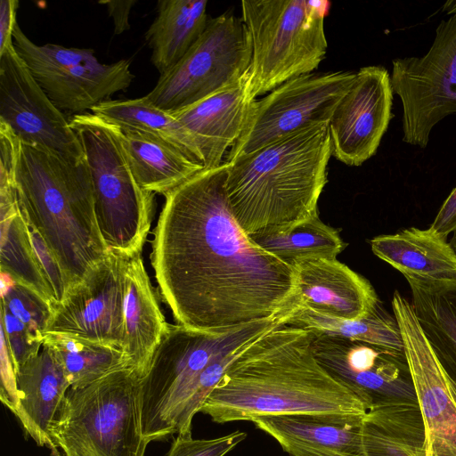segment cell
Segmentation results:
<instances>
[{"label": "cell", "instance_id": "cell-22", "mask_svg": "<svg viewBox=\"0 0 456 456\" xmlns=\"http://www.w3.org/2000/svg\"><path fill=\"white\" fill-rule=\"evenodd\" d=\"M142 253L124 255V338L122 350L142 379L168 323L157 301Z\"/></svg>", "mask_w": 456, "mask_h": 456}, {"label": "cell", "instance_id": "cell-5", "mask_svg": "<svg viewBox=\"0 0 456 456\" xmlns=\"http://www.w3.org/2000/svg\"><path fill=\"white\" fill-rule=\"evenodd\" d=\"M15 188L27 224L54 254L70 288L80 282L110 252L98 226L86 159L76 161L20 141Z\"/></svg>", "mask_w": 456, "mask_h": 456}, {"label": "cell", "instance_id": "cell-2", "mask_svg": "<svg viewBox=\"0 0 456 456\" xmlns=\"http://www.w3.org/2000/svg\"><path fill=\"white\" fill-rule=\"evenodd\" d=\"M368 411L316 360L309 331L281 323L242 347L200 412L224 424L263 416H364Z\"/></svg>", "mask_w": 456, "mask_h": 456}, {"label": "cell", "instance_id": "cell-7", "mask_svg": "<svg viewBox=\"0 0 456 456\" xmlns=\"http://www.w3.org/2000/svg\"><path fill=\"white\" fill-rule=\"evenodd\" d=\"M69 121L85 152L96 219L107 248L123 255L142 253L154 193L137 183L117 125L92 112L73 115Z\"/></svg>", "mask_w": 456, "mask_h": 456}, {"label": "cell", "instance_id": "cell-9", "mask_svg": "<svg viewBox=\"0 0 456 456\" xmlns=\"http://www.w3.org/2000/svg\"><path fill=\"white\" fill-rule=\"evenodd\" d=\"M252 46L241 18L223 13L208 19L186 54L159 76L146 95L170 113L186 108L233 83L248 69Z\"/></svg>", "mask_w": 456, "mask_h": 456}, {"label": "cell", "instance_id": "cell-15", "mask_svg": "<svg viewBox=\"0 0 456 456\" xmlns=\"http://www.w3.org/2000/svg\"><path fill=\"white\" fill-rule=\"evenodd\" d=\"M309 333L319 363L357 395L369 411L418 402L405 355L367 343Z\"/></svg>", "mask_w": 456, "mask_h": 456}, {"label": "cell", "instance_id": "cell-29", "mask_svg": "<svg viewBox=\"0 0 456 456\" xmlns=\"http://www.w3.org/2000/svg\"><path fill=\"white\" fill-rule=\"evenodd\" d=\"M286 324L313 333L367 343L404 355L397 320L380 302L369 314L356 320L336 319L308 307L297 306Z\"/></svg>", "mask_w": 456, "mask_h": 456}, {"label": "cell", "instance_id": "cell-14", "mask_svg": "<svg viewBox=\"0 0 456 456\" xmlns=\"http://www.w3.org/2000/svg\"><path fill=\"white\" fill-rule=\"evenodd\" d=\"M0 120L22 142L76 161L86 159L69 121L34 78L13 45L0 54Z\"/></svg>", "mask_w": 456, "mask_h": 456}, {"label": "cell", "instance_id": "cell-26", "mask_svg": "<svg viewBox=\"0 0 456 456\" xmlns=\"http://www.w3.org/2000/svg\"><path fill=\"white\" fill-rule=\"evenodd\" d=\"M207 0H160L145 38L151 61L159 74L175 66L190 50L208 23Z\"/></svg>", "mask_w": 456, "mask_h": 456}, {"label": "cell", "instance_id": "cell-8", "mask_svg": "<svg viewBox=\"0 0 456 456\" xmlns=\"http://www.w3.org/2000/svg\"><path fill=\"white\" fill-rule=\"evenodd\" d=\"M328 1L244 0L241 19L249 34L254 96L312 73L327 52Z\"/></svg>", "mask_w": 456, "mask_h": 456}, {"label": "cell", "instance_id": "cell-18", "mask_svg": "<svg viewBox=\"0 0 456 456\" xmlns=\"http://www.w3.org/2000/svg\"><path fill=\"white\" fill-rule=\"evenodd\" d=\"M249 69L233 83L172 115L193 135L205 168L223 164L224 153L239 138L252 103Z\"/></svg>", "mask_w": 456, "mask_h": 456}, {"label": "cell", "instance_id": "cell-24", "mask_svg": "<svg viewBox=\"0 0 456 456\" xmlns=\"http://www.w3.org/2000/svg\"><path fill=\"white\" fill-rule=\"evenodd\" d=\"M117 126L134 177L150 192L165 195L205 168L160 137Z\"/></svg>", "mask_w": 456, "mask_h": 456}, {"label": "cell", "instance_id": "cell-37", "mask_svg": "<svg viewBox=\"0 0 456 456\" xmlns=\"http://www.w3.org/2000/svg\"><path fill=\"white\" fill-rule=\"evenodd\" d=\"M18 7L17 0H2L0 3V54L13 45Z\"/></svg>", "mask_w": 456, "mask_h": 456}, {"label": "cell", "instance_id": "cell-25", "mask_svg": "<svg viewBox=\"0 0 456 456\" xmlns=\"http://www.w3.org/2000/svg\"><path fill=\"white\" fill-rule=\"evenodd\" d=\"M371 250L403 275L430 278L456 277V252L431 229L410 227L370 240Z\"/></svg>", "mask_w": 456, "mask_h": 456}, {"label": "cell", "instance_id": "cell-35", "mask_svg": "<svg viewBox=\"0 0 456 456\" xmlns=\"http://www.w3.org/2000/svg\"><path fill=\"white\" fill-rule=\"evenodd\" d=\"M247 437L242 431L211 438L195 439L191 430L177 434L167 456H224Z\"/></svg>", "mask_w": 456, "mask_h": 456}, {"label": "cell", "instance_id": "cell-20", "mask_svg": "<svg viewBox=\"0 0 456 456\" xmlns=\"http://www.w3.org/2000/svg\"><path fill=\"white\" fill-rule=\"evenodd\" d=\"M70 383L53 350L41 351L16 372L14 390L5 405L37 445L50 447V429L64 402Z\"/></svg>", "mask_w": 456, "mask_h": 456}, {"label": "cell", "instance_id": "cell-12", "mask_svg": "<svg viewBox=\"0 0 456 456\" xmlns=\"http://www.w3.org/2000/svg\"><path fill=\"white\" fill-rule=\"evenodd\" d=\"M355 73L312 72L291 78L256 100L225 162L317 124L329 123Z\"/></svg>", "mask_w": 456, "mask_h": 456}, {"label": "cell", "instance_id": "cell-3", "mask_svg": "<svg viewBox=\"0 0 456 456\" xmlns=\"http://www.w3.org/2000/svg\"><path fill=\"white\" fill-rule=\"evenodd\" d=\"M331 155L322 123L227 162V199L242 231L278 232L317 216Z\"/></svg>", "mask_w": 456, "mask_h": 456}, {"label": "cell", "instance_id": "cell-4", "mask_svg": "<svg viewBox=\"0 0 456 456\" xmlns=\"http://www.w3.org/2000/svg\"><path fill=\"white\" fill-rule=\"evenodd\" d=\"M289 313L224 332L168 324L145 375L141 409L148 443L191 430L193 417L244 345L287 323Z\"/></svg>", "mask_w": 456, "mask_h": 456}, {"label": "cell", "instance_id": "cell-39", "mask_svg": "<svg viewBox=\"0 0 456 456\" xmlns=\"http://www.w3.org/2000/svg\"><path fill=\"white\" fill-rule=\"evenodd\" d=\"M136 0H105L99 3L106 5L110 17L114 23V34L120 35L130 29L129 14Z\"/></svg>", "mask_w": 456, "mask_h": 456}, {"label": "cell", "instance_id": "cell-19", "mask_svg": "<svg viewBox=\"0 0 456 456\" xmlns=\"http://www.w3.org/2000/svg\"><path fill=\"white\" fill-rule=\"evenodd\" d=\"M297 305L327 316L356 320L379 302L371 284L337 259L307 258L293 265Z\"/></svg>", "mask_w": 456, "mask_h": 456}, {"label": "cell", "instance_id": "cell-17", "mask_svg": "<svg viewBox=\"0 0 456 456\" xmlns=\"http://www.w3.org/2000/svg\"><path fill=\"white\" fill-rule=\"evenodd\" d=\"M391 77L383 66H367L354 79L329 121L332 156L357 167L371 158L379 146L392 113Z\"/></svg>", "mask_w": 456, "mask_h": 456}, {"label": "cell", "instance_id": "cell-40", "mask_svg": "<svg viewBox=\"0 0 456 456\" xmlns=\"http://www.w3.org/2000/svg\"><path fill=\"white\" fill-rule=\"evenodd\" d=\"M449 242L451 246L453 248L454 251L456 252V230L452 232V236Z\"/></svg>", "mask_w": 456, "mask_h": 456}, {"label": "cell", "instance_id": "cell-1", "mask_svg": "<svg viewBox=\"0 0 456 456\" xmlns=\"http://www.w3.org/2000/svg\"><path fill=\"white\" fill-rule=\"evenodd\" d=\"M229 164L203 168L167 192L151 260L177 324L224 332L290 313L294 267L255 244L228 202Z\"/></svg>", "mask_w": 456, "mask_h": 456}, {"label": "cell", "instance_id": "cell-21", "mask_svg": "<svg viewBox=\"0 0 456 456\" xmlns=\"http://www.w3.org/2000/svg\"><path fill=\"white\" fill-rule=\"evenodd\" d=\"M364 416L279 415L254 419L290 456H366Z\"/></svg>", "mask_w": 456, "mask_h": 456}, {"label": "cell", "instance_id": "cell-30", "mask_svg": "<svg viewBox=\"0 0 456 456\" xmlns=\"http://www.w3.org/2000/svg\"><path fill=\"white\" fill-rule=\"evenodd\" d=\"M91 112L118 126L160 137L204 166L201 151L193 135L172 115L153 105L145 96L127 100H107Z\"/></svg>", "mask_w": 456, "mask_h": 456}, {"label": "cell", "instance_id": "cell-38", "mask_svg": "<svg viewBox=\"0 0 456 456\" xmlns=\"http://www.w3.org/2000/svg\"><path fill=\"white\" fill-rule=\"evenodd\" d=\"M430 228L446 239L456 230V187L443 203Z\"/></svg>", "mask_w": 456, "mask_h": 456}, {"label": "cell", "instance_id": "cell-27", "mask_svg": "<svg viewBox=\"0 0 456 456\" xmlns=\"http://www.w3.org/2000/svg\"><path fill=\"white\" fill-rule=\"evenodd\" d=\"M0 268L53 304V295L37 258L18 203L15 183H0Z\"/></svg>", "mask_w": 456, "mask_h": 456}, {"label": "cell", "instance_id": "cell-34", "mask_svg": "<svg viewBox=\"0 0 456 456\" xmlns=\"http://www.w3.org/2000/svg\"><path fill=\"white\" fill-rule=\"evenodd\" d=\"M1 335L16 375L19 368L40 352L42 341L20 320L1 306Z\"/></svg>", "mask_w": 456, "mask_h": 456}, {"label": "cell", "instance_id": "cell-6", "mask_svg": "<svg viewBox=\"0 0 456 456\" xmlns=\"http://www.w3.org/2000/svg\"><path fill=\"white\" fill-rule=\"evenodd\" d=\"M50 439L52 456H144L141 378L126 367L70 387Z\"/></svg>", "mask_w": 456, "mask_h": 456}, {"label": "cell", "instance_id": "cell-31", "mask_svg": "<svg viewBox=\"0 0 456 456\" xmlns=\"http://www.w3.org/2000/svg\"><path fill=\"white\" fill-rule=\"evenodd\" d=\"M61 362L70 387L87 386L111 372L128 367L124 352L117 347L76 336L47 332L43 344Z\"/></svg>", "mask_w": 456, "mask_h": 456}, {"label": "cell", "instance_id": "cell-32", "mask_svg": "<svg viewBox=\"0 0 456 456\" xmlns=\"http://www.w3.org/2000/svg\"><path fill=\"white\" fill-rule=\"evenodd\" d=\"M261 248L294 265L307 258L337 259L346 248L338 231L322 223L319 216L286 231L249 235Z\"/></svg>", "mask_w": 456, "mask_h": 456}, {"label": "cell", "instance_id": "cell-28", "mask_svg": "<svg viewBox=\"0 0 456 456\" xmlns=\"http://www.w3.org/2000/svg\"><path fill=\"white\" fill-rule=\"evenodd\" d=\"M366 456H425V430L419 406L392 404L370 410L363 419Z\"/></svg>", "mask_w": 456, "mask_h": 456}, {"label": "cell", "instance_id": "cell-33", "mask_svg": "<svg viewBox=\"0 0 456 456\" xmlns=\"http://www.w3.org/2000/svg\"><path fill=\"white\" fill-rule=\"evenodd\" d=\"M1 306L42 341L53 317L52 304L33 289L1 273Z\"/></svg>", "mask_w": 456, "mask_h": 456}, {"label": "cell", "instance_id": "cell-23", "mask_svg": "<svg viewBox=\"0 0 456 456\" xmlns=\"http://www.w3.org/2000/svg\"><path fill=\"white\" fill-rule=\"evenodd\" d=\"M424 336L445 373L456 384V277L403 275Z\"/></svg>", "mask_w": 456, "mask_h": 456}, {"label": "cell", "instance_id": "cell-16", "mask_svg": "<svg viewBox=\"0 0 456 456\" xmlns=\"http://www.w3.org/2000/svg\"><path fill=\"white\" fill-rule=\"evenodd\" d=\"M124 300V255L110 250L62 302L52 305L45 333L76 336L122 350Z\"/></svg>", "mask_w": 456, "mask_h": 456}, {"label": "cell", "instance_id": "cell-13", "mask_svg": "<svg viewBox=\"0 0 456 456\" xmlns=\"http://www.w3.org/2000/svg\"><path fill=\"white\" fill-rule=\"evenodd\" d=\"M425 430V456H456V384L445 373L397 290L392 300Z\"/></svg>", "mask_w": 456, "mask_h": 456}, {"label": "cell", "instance_id": "cell-10", "mask_svg": "<svg viewBox=\"0 0 456 456\" xmlns=\"http://www.w3.org/2000/svg\"><path fill=\"white\" fill-rule=\"evenodd\" d=\"M443 10L452 14L436 28L422 57L393 60L391 85L403 104V141L426 148L433 127L456 113V1Z\"/></svg>", "mask_w": 456, "mask_h": 456}, {"label": "cell", "instance_id": "cell-11", "mask_svg": "<svg viewBox=\"0 0 456 456\" xmlns=\"http://www.w3.org/2000/svg\"><path fill=\"white\" fill-rule=\"evenodd\" d=\"M13 45L34 78L62 112L86 113L126 90L134 78L128 60L104 64L97 60L93 49L50 43L38 45L18 24Z\"/></svg>", "mask_w": 456, "mask_h": 456}, {"label": "cell", "instance_id": "cell-36", "mask_svg": "<svg viewBox=\"0 0 456 456\" xmlns=\"http://www.w3.org/2000/svg\"><path fill=\"white\" fill-rule=\"evenodd\" d=\"M28 227L37 258L53 295V304L52 305L60 304L69 290V281L54 254L40 234L28 225Z\"/></svg>", "mask_w": 456, "mask_h": 456}]
</instances>
